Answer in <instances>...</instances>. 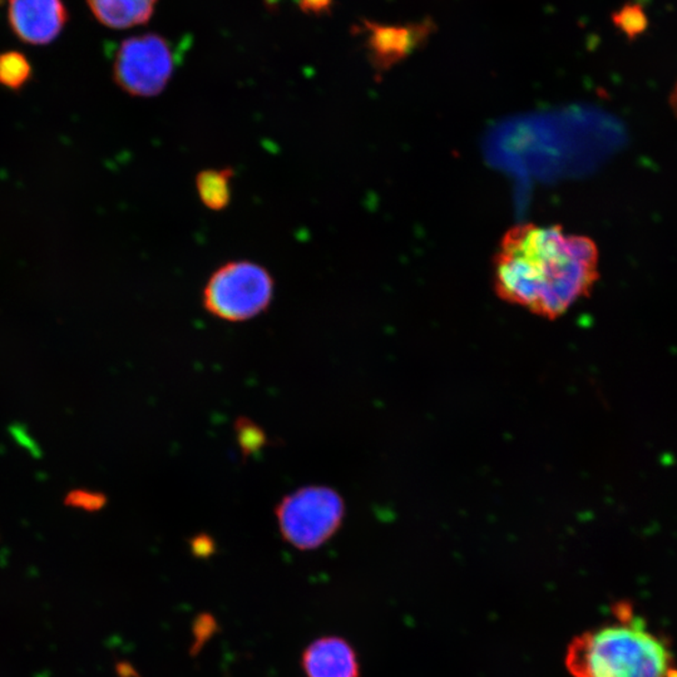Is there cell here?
I'll return each instance as SVG.
<instances>
[{
	"instance_id": "cell-11",
	"label": "cell",
	"mask_w": 677,
	"mask_h": 677,
	"mask_svg": "<svg viewBox=\"0 0 677 677\" xmlns=\"http://www.w3.org/2000/svg\"><path fill=\"white\" fill-rule=\"evenodd\" d=\"M33 68L27 55L18 51L0 54V85L11 91H21L31 81Z\"/></svg>"
},
{
	"instance_id": "cell-14",
	"label": "cell",
	"mask_w": 677,
	"mask_h": 677,
	"mask_svg": "<svg viewBox=\"0 0 677 677\" xmlns=\"http://www.w3.org/2000/svg\"><path fill=\"white\" fill-rule=\"evenodd\" d=\"M298 5L304 12L321 15L330 9L333 0H298Z\"/></svg>"
},
{
	"instance_id": "cell-2",
	"label": "cell",
	"mask_w": 677,
	"mask_h": 677,
	"mask_svg": "<svg viewBox=\"0 0 677 677\" xmlns=\"http://www.w3.org/2000/svg\"><path fill=\"white\" fill-rule=\"evenodd\" d=\"M614 621L574 637L566 667L574 677H677L665 640L650 630L630 604L613 607Z\"/></svg>"
},
{
	"instance_id": "cell-4",
	"label": "cell",
	"mask_w": 677,
	"mask_h": 677,
	"mask_svg": "<svg viewBox=\"0 0 677 677\" xmlns=\"http://www.w3.org/2000/svg\"><path fill=\"white\" fill-rule=\"evenodd\" d=\"M183 48L157 33L124 39L112 64L114 83L131 97L162 94L176 74Z\"/></svg>"
},
{
	"instance_id": "cell-6",
	"label": "cell",
	"mask_w": 677,
	"mask_h": 677,
	"mask_svg": "<svg viewBox=\"0 0 677 677\" xmlns=\"http://www.w3.org/2000/svg\"><path fill=\"white\" fill-rule=\"evenodd\" d=\"M363 34L366 35L368 55L371 65L379 74L389 71L428 41L436 29L432 19L410 23L404 25H379L363 21Z\"/></svg>"
},
{
	"instance_id": "cell-9",
	"label": "cell",
	"mask_w": 677,
	"mask_h": 677,
	"mask_svg": "<svg viewBox=\"0 0 677 677\" xmlns=\"http://www.w3.org/2000/svg\"><path fill=\"white\" fill-rule=\"evenodd\" d=\"M92 15L104 27L130 29L152 18L157 0H87Z\"/></svg>"
},
{
	"instance_id": "cell-12",
	"label": "cell",
	"mask_w": 677,
	"mask_h": 677,
	"mask_svg": "<svg viewBox=\"0 0 677 677\" xmlns=\"http://www.w3.org/2000/svg\"><path fill=\"white\" fill-rule=\"evenodd\" d=\"M613 23L614 27L620 29V32L631 41L643 35L649 27V19L643 5H635V3L624 5L619 11L614 12Z\"/></svg>"
},
{
	"instance_id": "cell-5",
	"label": "cell",
	"mask_w": 677,
	"mask_h": 677,
	"mask_svg": "<svg viewBox=\"0 0 677 677\" xmlns=\"http://www.w3.org/2000/svg\"><path fill=\"white\" fill-rule=\"evenodd\" d=\"M344 502L334 489L308 486L285 495L275 515L281 537L300 551H312L327 544L340 528Z\"/></svg>"
},
{
	"instance_id": "cell-10",
	"label": "cell",
	"mask_w": 677,
	"mask_h": 677,
	"mask_svg": "<svg viewBox=\"0 0 677 677\" xmlns=\"http://www.w3.org/2000/svg\"><path fill=\"white\" fill-rule=\"evenodd\" d=\"M235 177L230 167L200 171L195 179V189L200 202L207 210L221 212L232 200V181Z\"/></svg>"
},
{
	"instance_id": "cell-8",
	"label": "cell",
	"mask_w": 677,
	"mask_h": 677,
	"mask_svg": "<svg viewBox=\"0 0 677 677\" xmlns=\"http://www.w3.org/2000/svg\"><path fill=\"white\" fill-rule=\"evenodd\" d=\"M302 672L307 677H359L357 652L347 640L328 636L315 640L302 653Z\"/></svg>"
},
{
	"instance_id": "cell-13",
	"label": "cell",
	"mask_w": 677,
	"mask_h": 677,
	"mask_svg": "<svg viewBox=\"0 0 677 677\" xmlns=\"http://www.w3.org/2000/svg\"><path fill=\"white\" fill-rule=\"evenodd\" d=\"M107 502V495L103 493L85 491V489H74L67 493L64 498V505L68 507L81 508L85 512L101 511Z\"/></svg>"
},
{
	"instance_id": "cell-3",
	"label": "cell",
	"mask_w": 677,
	"mask_h": 677,
	"mask_svg": "<svg viewBox=\"0 0 677 677\" xmlns=\"http://www.w3.org/2000/svg\"><path fill=\"white\" fill-rule=\"evenodd\" d=\"M274 275L252 260H231L220 265L202 289V307L226 323H245L264 314L274 300Z\"/></svg>"
},
{
	"instance_id": "cell-1",
	"label": "cell",
	"mask_w": 677,
	"mask_h": 677,
	"mask_svg": "<svg viewBox=\"0 0 677 677\" xmlns=\"http://www.w3.org/2000/svg\"><path fill=\"white\" fill-rule=\"evenodd\" d=\"M597 268L593 240L560 225L522 223L503 235L493 259V285L502 300L554 319L590 294Z\"/></svg>"
},
{
	"instance_id": "cell-7",
	"label": "cell",
	"mask_w": 677,
	"mask_h": 677,
	"mask_svg": "<svg viewBox=\"0 0 677 677\" xmlns=\"http://www.w3.org/2000/svg\"><path fill=\"white\" fill-rule=\"evenodd\" d=\"M8 22L22 42L45 45L64 31L68 11L64 0H9Z\"/></svg>"
},
{
	"instance_id": "cell-15",
	"label": "cell",
	"mask_w": 677,
	"mask_h": 677,
	"mask_svg": "<svg viewBox=\"0 0 677 677\" xmlns=\"http://www.w3.org/2000/svg\"><path fill=\"white\" fill-rule=\"evenodd\" d=\"M672 104H673V108H675V110L677 111V85L672 94Z\"/></svg>"
}]
</instances>
